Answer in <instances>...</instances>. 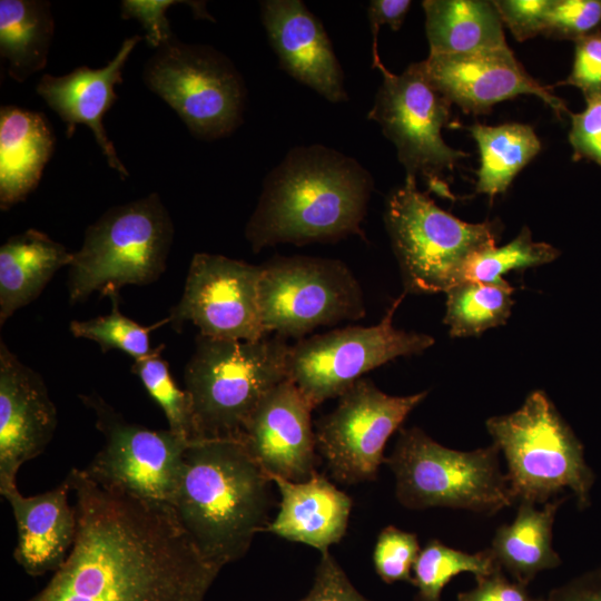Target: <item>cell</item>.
<instances>
[{
	"label": "cell",
	"mask_w": 601,
	"mask_h": 601,
	"mask_svg": "<svg viewBox=\"0 0 601 601\" xmlns=\"http://www.w3.org/2000/svg\"><path fill=\"white\" fill-rule=\"evenodd\" d=\"M67 479L77 515L73 546L24 601H204L221 568L200 554L170 505L102 486L85 469Z\"/></svg>",
	"instance_id": "obj_1"
},
{
	"label": "cell",
	"mask_w": 601,
	"mask_h": 601,
	"mask_svg": "<svg viewBox=\"0 0 601 601\" xmlns=\"http://www.w3.org/2000/svg\"><path fill=\"white\" fill-rule=\"evenodd\" d=\"M374 187L356 159L323 145L297 146L265 178L245 227L253 252L363 235Z\"/></svg>",
	"instance_id": "obj_2"
},
{
	"label": "cell",
	"mask_w": 601,
	"mask_h": 601,
	"mask_svg": "<svg viewBox=\"0 0 601 601\" xmlns=\"http://www.w3.org/2000/svg\"><path fill=\"white\" fill-rule=\"evenodd\" d=\"M270 483L239 440H198L185 452L170 508L200 554L223 569L269 524Z\"/></svg>",
	"instance_id": "obj_3"
},
{
	"label": "cell",
	"mask_w": 601,
	"mask_h": 601,
	"mask_svg": "<svg viewBox=\"0 0 601 601\" xmlns=\"http://www.w3.org/2000/svg\"><path fill=\"white\" fill-rule=\"evenodd\" d=\"M290 345L274 335L258 341L198 335L184 372L198 440H239L262 398L288 378Z\"/></svg>",
	"instance_id": "obj_4"
},
{
	"label": "cell",
	"mask_w": 601,
	"mask_h": 601,
	"mask_svg": "<svg viewBox=\"0 0 601 601\" xmlns=\"http://www.w3.org/2000/svg\"><path fill=\"white\" fill-rule=\"evenodd\" d=\"M174 224L158 194L108 209L73 253L67 289L71 304L95 292L117 296L126 285L156 282L166 269Z\"/></svg>",
	"instance_id": "obj_5"
},
{
	"label": "cell",
	"mask_w": 601,
	"mask_h": 601,
	"mask_svg": "<svg viewBox=\"0 0 601 601\" xmlns=\"http://www.w3.org/2000/svg\"><path fill=\"white\" fill-rule=\"evenodd\" d=\"M486 428L506 460L514 502L548 503L570 489L579 508L589 505L594 475L583 445L543 391L531 392L519 410L490 417Z\"/></svg>",
	"instance_id": "obj_6"
},
{
	"label": "cell",
	"mask_w": 601,
	"mask_h": 601,
	"mask_svg": "<svg viewBox=\"0 0 601 601\" xmlns=\"http://www.w3.org/2000/svg\"><path fill=\"white\" fill-rule=\"evenodd\" d=\"M384 220L405 293H446L464 280L469 260L495 246V223H465L440 208L405 177L386 199Z\"/></svg>",
	"instance_id": "obj_7"
},
{
	"label": "cell",
	"mask_w": 601,
	"mask_h": 601,
	"mask_svg": "<svg viewBox=\"0 0 601 601\" xmlns=\"http://www.w3.org/2000/svg\"><path fill=\"white\" fill-rule=\"evenodd\" d=\"M496 445L447 449L418 427L401 428L385 459L395 475L397 501L407 509H465L492 515L514 503Z\"/></svg>",
	"instance_id": "obj_8"
},
{
	"label": "cell",
	"mask_w": 601,
	"mask_h": 601,
	"mask_svg": "<svg viewBox=\"0 0 601 601\" xmlns=\"http://www.w3.org/2000/svg\"><path fill=\"white\" fill-rule=\"evenodd\" d=\"M142 78L198 139L226 137L243 122L244 79L229 58L210 46L174 38L156 49Z\"/></svg>",
	"instance_id": "obj_9"
},
{
	"label": "cell",
	"mask_w": 601,
	"mask_h": 601,
	"mask_svg": "<svg viewBox=\"0 0 601 601\" xmlns=\"http://www.w3.org/2000/svg\"><path fill=\"white\" fill-rule=\"evenodd\" d=\"M262 268L259 306L267 334L304 338L317 327L365 316L362 287L341 260L277 256Z\"/></svg>",
	"instance_id": "obj_10"
},
{
	"label": "cell",
	"mask_w": 601,
	"mask_h": 601,
	"mask_svg": "<svg viewBox=\"0 0 601 601\" xmlns=\"http://www.w3.org/2000/svg\"><path fill=\"white\" fill-rule=\"evenodd\" d=\"M403 297L393 302L376 325L333 329L290 345L288 380L313 408L338 397L363 374L397 357L420 354L434 344L427 334L394 327V313Z\"/></svg>",
	"instance_id": "obj_11"
},
{
	"label": "cell",
	"mask_w": 601,
	"mask_h": 601,
	"mask_svg": "<svg viewBox=\"0 0 601 601\" xmlns=\"http://www.w3.org/2000/svg\"><path fill=\"white\" fill-rule=\"evenodd\" d=\"M80 398L93 411L105 439L86 473L102 486L148 503L170 505L190 443L170 430L126 421L96 393Z\"/></svg>",
	"instance_id": "obj_12"
},
{
	"label": "cell",
	"mask_w": 601,
	"mask_h": 601,
	"mask_svg": "<svg viewBox=\"0 0 601 601\" xmlns=\"http://www.w3.org/2000/svg\"><path fill=\"white\" fill-rule=\"evenodd\" d=\"M426 395H388L363 377L351 385L316 424V447L332 476L343 484L375 480L387 440Z\"/></svg>",
	"instance_id": "obj_13"
},
{
	"label": "cell",
	"mask_w": 601,
	"mask_h": 601,
	"mask_svg": "<svg viewBox=\"0 0 601 601\" xmlns=\"http://www.w3.org/2000/svg\"><path fill=\"white\" fill-rule=\"evenodd\" d=\"M383 81L368 119L376 121L397 151L406 177L433 179L469 156L445 144L441 130L450 120L451 102L424 76L418 62L395 75L382 63Z\"/></svg>",
	"instance_id": "obj_14"
},
{
	"label": "cell",
	"mask_w": 601,
	"mask_h": 601,
	"mask_svg": "<svg viewBox=\"0 0 601 601\" xmlns=\"http://www.w3.org/2000/svg\"><path fill=\"white\" fill-rule=\"evenodd\" d=\"M262 272V265L195 254L183 295L167 316L169 324L180 331L190 322L199 335L218 339L258 341L268 336L259 306Z\"/></svg>",
	"instance_id": "obj_15"
},
{
	"label": "cell",
	"mask_w": 601,
	"mask_h": 601,
	"mask_svg": "<svg viewBox=\"0 0 601 601\" xmlns=\"http://www.w3.org/2000/svg\"><path fill=\"white\" fill-rule=\"evenodd\" d=\"M418 65L430 83L467 114L489 112L495 104L519 95L539 97L559 116L570 111L551 87L541 85L525 71L509 47L430 53Z\"/></svg>",
	"instance_id": "obj_16"
},
{
	"label": "cell",
	"mask_w": 601,
	"mask_h": 601,
	"mask_svg": "<svg viewBox=\"0 0 601 601\" xmlns=\"http://www.w3.org/2000/svg\"><path fill=\"white\" fill-rule=\"evenodd\" d=\"M312 410L297 386L286 378L249 415L239 441L268 477L303 482L316 472Z\"/></svg>",
	"instance_id": "obj_17"
},
{
	"label": "cell",
	"mask_w": 601,
	"mask_h": 601,
	"mask_svg": "<svg viewBox=\"0 0 601 601\" xmlns=\"http://www.w3.org/2000/svg\"><path fill=\"white\" fill-rule=\"evenodd\" d=\"M58 425L57 407L39 373L0 343V493L17 486L21 465L40 455Z\"/></svg>",
	"instance_id": "obj_18"
},
{
	"label": "cell",
	"mask_w": 601,
	"mask_h": 601,
	"mask_svg": "<svg viewBox=\"0 0 601 601\" xmlns=\"http://www.w3.org/2000/svg\"><path fill=\"white\" fill-rule=\"evenodd\" d=\"M260 16L283 70L331 102L348 100L329 38L303 1H260Z\"/></svg>",
	"instance_id": "obj_19"
},
{
	"label": "cell",
	"mask_w": 601,
	"mask_h": 601,
	"mask_svg": "<svg viewBox=\"0 0 601 601\" xmlns=\"http://www.w3.org/2000/svg\"><path fill=\"white\" fill-rule=\"evenodd\" d=\"M140 40V36L125 39L116 56L101 68L80 66L63 76L43 75L37 85L38 95L66 124V135L70 138L77 125L88 126L109 167L122 179L129 173L106 132L104 116L117 99L115 87L122 82L126 61Z\"/></svg>",
	"instance_id": "obj_20"
},
{
	"label": "cell",
	"mask_w": 601,
	"mask_h": 601,
	"mask_svg": "<svg viewBox=\"0 0 601 601\" xmlns=\"http://www.w3.org/2000/svg\"><path fill=\"white\" fill-rule=\"evenodd\" d=\"M66 480L52 490L24 496L18 487L2 494L17 526L16 562L30 577L56 572L68 558L77 535V515Z\"/></svg>",
	"instance_id": "obj_21"
},
{
	"label": "cell",
	"mask_w": 601,
	"mask_h": 601,
	"mask_svg": "<svg viewBox=\"0 0 601 601\" xmlns=\"http://www.w3.org/2000/svg\"><path fill=\"white\" fill-rule=\"evenodd\" d=\"M280 494L279 511L265 532L327 552L345 535L352 499L317 471L303 482L269 476Z\"/></svg>",
	"instance_id": "obj_22"
},
{
	"label": "cell",
	"mask_w": 601,
	"mask_h": 601,
	"mask_svg": "<svg viewBox=\"0 0 601 601\" xmlns=\"http://www.w3.org/2000/svg\"><path fill=\"white\" fill-rule=\"evenodd\" d=\"M46 116L17 106L0 109V208L8 210L38 186L55 149Z\"/></svg>",
	"instance_id": "obj_23"
},
{
	"label": "cell",
	"mask_w": 601,
	"mask_h": 601,
	"mask_svg": "<svg viewBox=\"0 0 601 601\" xmlns=\"http://www.w3.org/2000/svg\"><path fill=\"white\" fill-rule=\"evenodd\" d=\"M72 257L66 246L36 229L8 238L0 247V325L33 302Z\"/></svg>",
	"instance_id": "obj_24"
},
{
	"label": "cell",
	"mask_w": 601,
	"mask_h": 601,
	"mask_svg": "<svg viewBox=\"0 0 601 601\" xmlns=\"http://www.w3.org/2000/svg\"><path fill=\"white\" fill-rule=\"evenodd\" d=\"M430 53H467L508 48L502 19L492 1L425 0Z\"/></svg>",
	"instance_id": "obj_25"
},
{
	"label": "cell",
	"mask_w": 601,
	"mask_h": 601,
	"mask_svg": "<svg viewBox=\"0 0 601 601\" xmlns=\"http://www.w3.org/2000/svg\"><path fill=\"white\" fill-rule=\"evenodd\" d=\"M562 501H549L542 510L520 502L514 521L496 530L490 549L514 581L526 585L540 571L561 563L552 548V526Z\"/></svg>",
	"instance_id": "obj_26"
},
{
	"label": "cell",
	"mask_w": 601,
	"mask_h": 601,
	"mask_svg": "<svg viewBox=\"0 0 601 601\" xmlns=\"http://www.w3.org/2000/svg\"><path fill=\"white\" fill-rule=\"evenodd\" d=\"M53 29L49 2L0 1V53L12 79L22 82L45 68Z\"/></svg>",
	"instance_id": "obj_27"
},
{
	"label": "cell",
	"mask_w": 601,
	"mask_h": 601,
	"mask_svg": "<svg viewBox=\"0 0 601 601\" xmlns=\"http://www.w3.org/2000/svg\"><path fill=\"white\" fill-rule=\"evenodd\" d=\"M469 130L480 150L475 191L491 199L506 191L513 178L541 150V141L529 125L500 126L475 124Z\"/></svg>",
	"instance_id": "obj_28"
},
{
	"label": "cell",
	"mask_w": 601,
	"mask_h": 601,
	"mask_svg": "<svg viewBox=\"0 0 601 601\" xmlns=\"http://www.w3.org/2000/svg\"><path fill=\"white\" fill-rule=\"evenodd\" d=\"M513 287L499 283L463 280L446 292L444 323L452 337L482 334L506 323L511 315Z\"/></svg>",
	"instance_id": "obj_29"
},
{
	"label": "cell",
	"mask_w": 601,
	"mask_h": 601,
	"mask_svg": "<svg viewBox=\"0 0 601 601\" xmlns=\"http://www.w3.org/2000/svg\"><path fill=\"white\" fill-rule=\"evenodd\" d=\"M499 568L491 549L471 554L431 540L413 565L412 584L417 589L415 601H441L443 589L455 575L471 572L477 579Z\"/></svg>",
	"instance_id": "obj_30"
},
{
	"label": "cell",
	"mask_w": 601,
	"mask_h": 601,
	"mask_svg": "<svg viewBox=\"0 0 601 601\" xmlns=\"http://www.w3.org/2000/svg\"><path fill=\"white\" fill-rule=\"evenodd\" d=\"M164 347L161 344L150 355L134 361L131 372L162 410L168 430L191 443L197 441L191 401L187 391L177 385L168 363L161 357Z\"/></svg>",
	"instance_id": "obj_31"
},
{
	"label": "cell",
	"mask_w": 601,
	"mask_h": 601,
	"mask_svg": "<svg viewBox=\"0 0 601 601\" xmlns=\"http://www.w3.org/2000/svg\"><path fill=\"white\" fill-rule=\"evenodd\" d=\"M560 252L550 244L534 242L528 227L502 247L492 246L476 253L469 260L464 280L499 283L503 274L553 262Z\"/></svg>",
	"instance_id": "obj_32"
},
{
	"label": "cell",
	"mask_w": 601,
	"mask_h": 601,
	"mask_svg": "<svg viewBox=\"0 0 601 601\" xmlns=\"http://www.w3.org/2000/svg\"><path fill=\"white\" fill-rule=\"evenodd\" d=\"M118 297H111L112 309L109 314L87 321H72L70 332L77 338L96 342L104 353L119 349L134 361L144 358L155 349L150 347V332L169 324V319L166 317L154 325L142 326L119 311Z\"/></svg>",
	"instance_id": "obj_33"
},
{
	"label": "cell",
	"mask_w": 601,
	"mask_h": 601,
	"mask_svg": "<svg viewBox=\"0 0 601 601\" xmlns=\"http://www.w3.org/2000/svg\"><path fill=\"white\" fill-rule=\"evenodd\" d=\"M421 551L416 534L393 525L384 528L376 540L373 563L385 583L413 580V565Z\"/></svg>",
	"instance_id": "obj_34"
},
{
	"label": "cell",
	"mask_w": 601,
	"mask_h": 601,
	"mask_svg": "<svg viewBox=\"0 0 601 601\" xmlns=\"http://www.w3.org/2000/svg\"><path fill=\"white\" fill-rule=\"evenodd\" d=\"M600 26L601 0H550L542 35L575 42Z\"/></svg>",
	"instance_id": "obj_35"
},
{
	"label": "cell",
	"mask_w": 601,
	"mask_h": 601,
	"mask_svg": "<svg viewBox=\"0 0 601 601\" xmlns=\"http://www.w3.org/2000/svg\"><path fill=\"white\" fill-rule=\"evenodd\" d=\"M585 109L573 114L569 142L573 149V159H588L601 167V92L584 97Z\"/></svg>",
	"instance_id": "obj_36"
},
{
	"label": "cell",
	"mask_w": 601,
	"mask_h": 601,
	"mask_svg": "<svg viewBox=\"0 0 601 601\" xmlns=\"http://www.w3.org/2000/svg\"><path fill=\"white\" fill-rule=\"evenodd\" d=\"M298 601H371L349 581L348 577L327 551L321 553L314 581L308 593Z\"/></svg>",
	"instance_id": "obj_37"
},
{
	"label": "cell",
	"mask_w": 601,
	"mask_h": 601,
	"mask_svg": "<svg viewBox=\"0 0 601 601\" xmlns=\"http://www.w3.org/2000/svg\"><path fill=\"white\" fill-rule=\"evenodd\" d=\"M562 83L579 88L584 97L601 92L600 30L575 41L572 70Z\"/></svg>",
	"instance_id": "obj_38"
},
{
	"label": "cell",
	"mask_w": 601,
	"mask_h": 601,
	"mask_svg": "<svg viewBox=\"0 0 601 601\" xmlns=\"http://www.w3.org/2000/svg\"><path fill=\"white\" fill-rule=\"evenodd\" d=\"M502 22L518 41L542 35L550 0H494Z\"/></svg>",
	"instance_id": "obj_39"
},
{
	"label": "cell",
	"mask_w": 601,
	"mask_h": 601,
	"mask_svg": "<svg viewBox=\"0 0 601 601\" xmlns=\"http://www.w3.org/2000/svg\"><path fill=\"white\" fill-rule=\"evenodd\" d=\"M181 1L171 0H125L121 2L122 19H137L146 31L147 42L158 49L175 38L166 11Z\"/></svg>",
	"instance_id": "obj_40"
},
{
	"label": "cell",
	"mask_w": 601,
	"mask_h": 601,
	"mask_svg": "<svg viewBox=\"0 0 601 601\" xmlns=\"http://www.w3.org/2000/svg\"><path fill=\"white\" fill-rule=\"evenodd\" d=\"M533 598L526 591V585L506 579L502 569L476 579V587L467 592H461L457 601H542Z\"/></svg>",
	"instance_id": "obj_41"
},
{
	"label": "cell",
	"mask_w": 601,
	"mask_h": 601,
	"mask_svg": "<svg viewBox=\"0 0 601 601\" xmlns=\"http://www.w3.org/2000/svg\"><path fill=\"white\" fill-rule=\"evenodd\" d=\"M410 0H372L368 3L367 16L373 35V68H377L383 62L377 52V33L380 27L387 24L392 30L397 31L410 10Z\"/></svg>",
	"instance_id": "obj_42"
},
{
	"label": "cell",
	"mask_w": 601,
	"mask_h": 601,
	"mask_svg": "<svg viewBox=\"0 0 601 601\" xmlns=\"http://www.w3.org/2000/svg\"><path fill=\"white\" fill-rule=\"evenodd\" d=\"M542 601H601V568L554 589Z\"/></svg>",
	"instance_id": "obj_43"
}]
</instances>
